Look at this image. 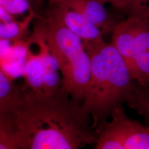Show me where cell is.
I'll use <instances>...</instances> for the list:
<instances>
[{"label":"cell","instance_id":"1","mask_svg":"<svg viewBox=\"0 0 149 149\" xmlns=\"http://www.w3.org/2000/svg\"><path fill=\"white\" fill-rule=\"evenodd\" d=\"M0 123L19 149H80L95 144L100 132L81 104L62 88L46 95L24 86L17 104L0 113Z\"/></svg>","mask_w":149,"mask_h":149},{"label":"cell","instance_id":"2","mask_svg":"<svg viewBox=\"0 0 149 149\" xmlns=\"http://www.w3.org/2000/svg\"><path fill=\"white\" fill-rule=\"evenodd\" d=\"M91 59V79L81 107L100 131L107 118L123 104L135 109L143 89L133 79L125 59L111 42H85Z\"/></svg>","mask_w":149,"mask_h":149},{"label":"cell","instance_id":"3","mask_svg":"<svg viewBox=\"0 0 149 149\" xmlns=\"http://www.w3.org/2000/svg\"><path fill=\"white\" fill-rule=\"evenodd\" d=\"M46 42L58 63L62 88L72 100L81 104L91 79V59L82 40L48 12L42 18Z\"/></svg>","mask_w":149,"mask_h":149},{"label":"cell","instance_id":"4","mask_svg":"<svg viewBox=\"0 0 149 149\" xmlns=\"http://www.w3.org/2000/svg\"><path fill=\"white\" fill-rule=\"evenodd\" d=\"M124 149H149V126L132 120L122 107L117 108L107 123Z\"/></svg>","mask_w":149,"mask_h":149},{"label":"cell","instance_id":"5","mask_svg":"<svg viewBox=\"0 0 149 149\" xmlns=\"http://www.w3.org/2000/svg\"><path fill=\"white\" fill-rule=\"evenodd\" d=\"M33 44H37L39 51L42 55L44 65V93L46 95H53L62 88V79L57 59L52 54L46 42L45 25L42 18L35 27L30 37Z\"/></svg>","mask_w":149,"mask_h":149},{"label":"cell","instance_id":"6","mask_svg":"<svg viewBox=\"0 0 149 149\" xmlns=\"http://www.w3.org/2000/svg\"><path fill=\"white\" fill-rule=\"evenodd\" d=\"M50 5H62L79 13L103 32L112 33L120 21L108 12L98 0H49Z\"/></svg>","mask_w":149,"mask_h":149},{"label":"cell","instance_id":"7","mask_svg":"<svg viewBox=\"0 0 149 149\" xmlns=\"http://www.w3.org/2000/svg\"><path fill=\"white\" fill-rule=\"evenodd\" d=\"M51 6L50 12L84 43L103 40V32L79 13L62 5Z\"/></svg>","mask_w":149,"mask_h":149},{"label":"cell","instance_id":"8","mask_svg":"<svg viewBox=\"0 0 149 149\" xmlns=\"http://www.w3.org/2000/svg\"><path fill=\"white\" fill-rule=\"evenodd\" d=\"M37 17V13L33 9L23 19L18 21L16 17L0 7V39L9 42L22 40Z\"/></svg>","mask_w":149,"mask_h":149},{"label":"cell","instance_id":"9","mask_svg":"<svg viewBox=\"0 0 149 149\" xmlns=\"http://www.w3.org/2000/svg\"><path fill=\"white\" fill-rule=\"evenodd\" d=\"M44 65L40 51L33 53L30 47L24 67L23 77L25 88L35 93H43L44 86Z\"/></svg>","mask_w":149,"mask_h":149},{"label":"cell","instance_id":"10","mask_svg":"<svg viewBox=\"0 0 149 149\" xmlns=\"http://www.w3.org/2000/svg\"><path fill=\"white\" fill-rule=\"evenodd\" d=\"M24 86L14 82V79L0 70V113L14 107L21 98Z\"/></svg>","mask_w":149,"mask_h":149},{"label":"cell","instance_id":"11","mask_svg":"<svg viewBox=\"0 0 149 149\" xmlns=\"http://www.w3.org/2000/svg\"><path fill=\"white\" fill-rule=\"evenodd\" d=\"M133 79L146 86L149 84V51L137 54L128 64Z\"/></svg>","mask_w":149,"mask_h":149},{"label":"cell","instance_id":"12","mask_svg":"<svg viewBox=\"0 0 149 149\" xmlns=\"http://www.w3.org/2000/svg\"><path fill=\"white\" fill-rule=\"evenodd\" d=\"M103 4L109 3L126 17L140 16L149 5V0H98Z\"/></svg>","mask_w":149,"mask_h":149},{"label":"cell","instance_id":"13","mask_svg":"<svg viewBox=\"0 0 149 149\" xmlns=\"http://www.w3.org/2000/svg\"><path fill=\"white\" fill-rule=\"evenodd\" d=\"M95 149H124L116 135L107 124L100 129Z\"/></svg>","mask_w":149,"mask_h":149},{"label":"cell","instance_id":"14","mask_svg":"<svg viewBox=\"0 0 149 149\" xmlns=\"http://www.w3.org/2000/svg\"><path fill=\"white\" fill-rule=\"evenodd\" d=\"M0 7L16 17L28 15L33 9L30 0H0Z\"/></svg>","mask_w":149,"mask_h":149},{"label":"cell","instance_id":"15","mask_svg":"<svg viewBox=\"0 0 149 149\" xmlns=\"http://www.w3.org/2000/svg\"><path fill=\"white\" fill-rule=\"evenodd\" d=\"M0 149H19L10 130L0 123Z\"/></svg>","mask_w":149,"mask_h":149},{"label":"cell","instance_id":"16","mask_svg":"<svg viewBox=\"0 0 149 149\" xmlns=\"http://www.w3.org/2000/svg\"><path fill=\"white\" fill-rule=\"evenodd\" d=\"M30 1H31L33 8L37 13L42 5L45 3H48L49 0H30Z\"/></svg>","mask_w":149,"mask_h":149},{"label":"cell","instance_id":"17","mask_svg":"<svg viewBox=\"0 0 149 149\" xmlns=\"http://www.w3.org/2000/svg\"><path fill=\"white\" fill-rule=\"evenodd\" d=\"M139 17H142L149 18V5L148 6V7H147V8L145 9L144 12H143V13L141 14L140 16H139Z\"/></svg>","mask_w":149,"mask_h":149},{"label":"cell","instance_id":"18","mask_svg":"<svg viewBox=\"0 0 149 149\" xmlns=\"http://www.w3.org/2000/svg\"><path fill=\"white\" fill-rule=\"evenodd\" d=\"M146 118H147V119H148V120H149V113H148V116H147V117H146Z\"/></svg>","mask_w":149,"mask_h":149}]
</instances>
